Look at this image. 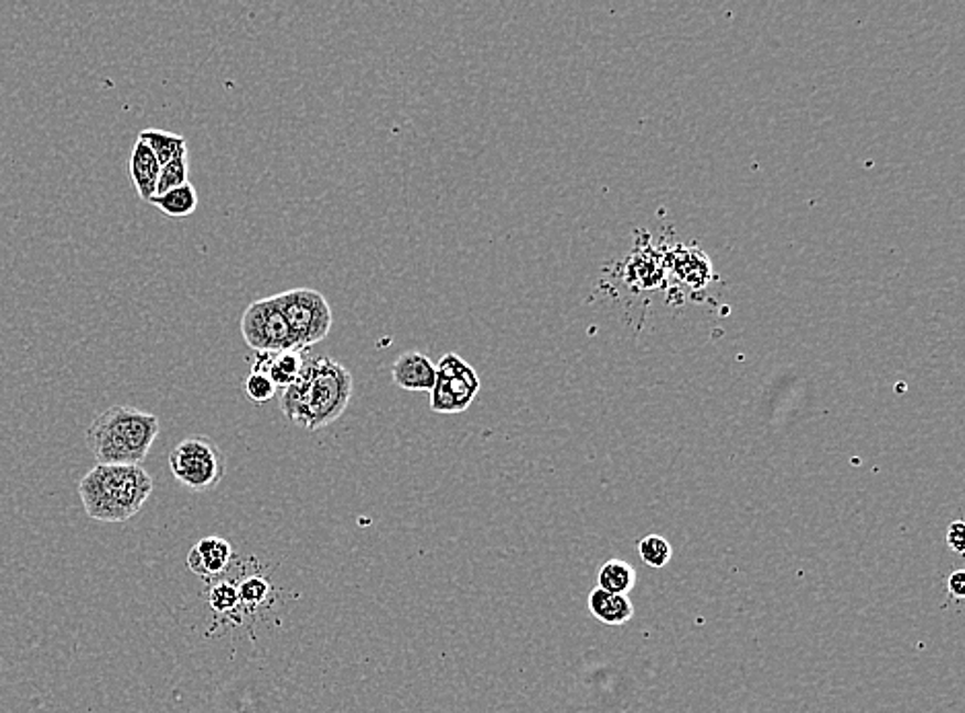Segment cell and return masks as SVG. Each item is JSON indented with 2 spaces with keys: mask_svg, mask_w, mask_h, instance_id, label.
<instances>
[{
  "mask_svg": "<svg viewBox=\"0 0 965 713\" xmlns=\"http://www.w3.org/2000/svg\"><path fill=\"white\" fill-rule=\"evenodd\" d=\"M353 397V375L328 356L307 358L299 379L278 395L280 411L309 432L336 422Z\"/></svg>",
  "mask_w": 965,
  "mask_h": 713,
  "instance_id": "6da1fadb",
  "label": "cell"
},
{
  "mask_svg": "<svg viewBox=\"0 0 965 713\" xmlns=\"http://www.w3.org/2000/svg\"><path fill=\"white\" fill-rule=\"evenodd\" d=\"M151 473L142 465H95L78 484L87 517L120 525L137 517L153 494Z\"/></svg>",
  "mask_w": 965,
  "mask_h": 713,
  "instance_id": "7a4b0ae2",
  "label": "cell"
},
{
  "mask_svg": "<svg viewBox=\"0 0 965 713\" xmlns=\"http://www.w3.org/2000/svg\"><path fill=\"white\" fill-rule=\"evenodd\" d=\"M159 430L154 413L114 406L87 428V446L97 465H140L151 453Z\"/></svg>",
  "mask_w": 965,
  "mask_h": 713,
  "instance_id": "3957f363",
  "label": "cell"
},
{
  "mask_svg": "<svg viewBox=\"0 0 965 713\" xmlns=\"http://www.w3.org/2000/svg\"><path fill=\"white\" fill-rule=\"evenodd\" d=\"M169 471L190 491L215 489L227 473V456L206 436H187L169 453Z\"/></svg>",
  "mask_w": 965,
  "mask_h": 713,
  "instance_id": "277c9868",
  "label": "cell"
},
{
  "mask_svg": "<svg viewBox=\"0 0 965 713\" xmlns=\"http://www.w3.org/2000/svg\"><path fill=\"white\" fill-rule=\"evenodd\" d=\"M275 301L287 321L294 348L309 349L330 334L334 313L322 292L292 289L275 294Z\"/></svg>",
  "mask_w": 965,
  "mask_h": 713,
  "instance_id": "5b68a950",
  "label": "cell"
},
{
  "mask_svg": "<svg viewBox=\"0 0 965 713\" xmlns=\"http://www.w3.org/2000/svg\"><path fill=\"white\" fill-rule=\"evenodd\" d=\"M474 366L449 352L437 363V379L430 389V410L435 413H461L474 403L480 391Z\"/></svg>",
  "mask_w": 965,
  "mask_h": 713,
  "instance_id": "8992f818",
  "label": "cell"
},
{
  "mask_svg": "<svg viewBox=\"0 0 965 713\" xmlns=\"http://www.w3.org/2000/svg\"><path fill=\"white\" fill-rule=\"evenodd\" d=\"M239 327L247 346L256 349V354L294 348L291 332L276 304L275 296H266L249 304L244 311Z\"/></svg>",
  "mask_w": 965,
  "mask_h": 713,
  "instance_id": "52a82bcc",
  "label": "cell"
},
{
  "mask_svg": "<svg viewBox=\"0 0 965 713\" xmlns=\"http://www.w3.org/2000/svg\"><path fill=\"white\" fill-rule=\"evenodd\" d=\"M396 387L410 393H430L437 379V365L422 352H404L392 366Z\"/></svg>",
  "mask_w": 965,
  "mask_h": 713,
  "instance_id": "ba28073f",
  "label": "cell"
},
{
  "mask_svg": "<svg viewBox=\"0 0 965 713\" xmlns=\"http://www.w3.org/2000/svg\"><path fill=\"white\" fill-rule=\"evenodd\" d=\"M233 555L235 549L227 539L211 534L200 539L199 543L190 549L185 565L190 568V572H194L200 577L221 576L229 568Z\"/></svg>",
  "mask_w": 965,
  "mask_h": 713,
  "instance_id": "9c48e42d",
  "label": "cell"
},
{
  "mask_svg": "<svg viewBox=\"0 0 965 713\" xmlns=\"http://www.w3.org/2000/svg\"><path fill=\"white\" fill-rule=\"evenodd\" d=\"M307 349H282V352H260L256 354L254 370L268 375L278 391L287 389L299 379L307 363Z\"/></svg>",
  "mask_w": 965,
  "mask_h": 713,
  "instance_id": "30bf717a",
  "label": "cell"
},
{
  "mask_svg": "<svg viewBox=\"0 0 965 713\" xmlns=\"http://www.w3.org/2000/svg\"><path fill=\"white\" fill-rule=\"evenodd\" d=\"M667 266H669L672 273L679 278V282H684L689 289H705L712 278L710 261L698 249H688V247L677 245L667 256Z\"/></svg>",
  "mask_w": 965,
  "mask_h": 713,
  "instance_id": "8fae6325",
  "label": "cell"
},
{
  "mask_svg": "<svg viewBox=\"0 0 965 713\" xmlns=\"http://www.w3.org/2000/svg\"><path fill=\"white\" fill-rule=\"evenodd\" d=\"M128 171H130V177H132V183L137 187L140 199L151 202V197L157 194V183H159L161 165H159L154 152L144 142H140V140H137L132 154H130Z\"/></svg>",
  "mask_w": 965,
  "mask_h": 713,
  "instance_id": "7c38bea8",
  "label": "cell"
},
{
  "mask_svg": "<svg viewBox=\"0 0 965 713\" xmlns=\"http://www.w3.org/2000/svg\"><path fill=\"white\" fill-rule=\"evenodd\" d=\"M587 607L603 625H624L634 617V605L626 594L601 591L599 586L589 594Z\"/></svg>",
  "mask_w": 965,
  "mask_h": 713,
  "instance_id": "4fadbf2b",
  "label": "cell"
},
{
  "mask_svg": "<svg viewBox=\"0 0 965 713\" xmlns=\"http://www.w3.org/2000/svg\"><path fill=\"white\" fill-rule=\"evenodd\" d=\"M154 208H159L165 216L171 218H185L192 216L199 208V192L192 183L187 182L182 187H175L165 194L151 197Z\"/></svg>",
  "mask_w": 965,
  "mask_h": 713,
  "instance_id": "5bb4252c",
  "label": "cell"
},
{
  "mask_svg": "<svg viewBox=\"0 0 965 713\" xmlns=\"http://www.w3.org/2000/svg\"><path fill=\"white\" fill-rule=\"evenodd\" d=\"M138 140L144 142L154 152V156H157L161 168L168 165L169 161H173L175 156L187 152V140L184 137H180V134L165 132V130H153V128L142 130L138 134Z\"/></svg>",
  "mask_w": 965,
  "mask_h": 713,
  "instance_id": "9a60e30c",
  "label": "cell"
},
{
  "mask_svg": "<svg viewBox=\"0 0 965 713\" xmlns=\"http://www.w3.org/2000/svg\"><path fill=\"white\" fill-rule=\"evenodd\" d=\"M598 582L601 591L613 592V594H626L629 596V592L636 586V572L624 560H610V562L601 565Z\"/></svg>",
  "mask_w": 965,
  "mask_h": 713,
  "instance_id": "2e32d148",
  "label": "cell"
},
{
  "mask_svg": "<svg viewBox=\"0 0 965 713\" xmlns=\"http://www.w3.org/2000/svg\"><path fill=\"white\" fill-rule=\"evenodd\" d=\"M639 555H641L644 565L660 570V568H665L667 563L672 562L674 549H672V543L665 537H661V534H646L644 539L639 541Z\"/></svg>",
  "mask_w": 965,
  "mask_h": 713,
  "instance_id": "e0dca14e",
  "label": "cell"
},
{
  "mask_svg": "<svg viewBox=\"0 0 965 713\" xmlns=\"http://www.w3.org/2000/svg\"><path fill=\"white\" fill-rule=\"evenodd\" d=\"M187 173H190V165H187V152H184V154L175 156L173 161H169L168 165L161 168L159 183H157V194L154 196L185 185L187 183Z\"/></svg>",
  "mask_w": 965,
  "mask_h": 713,
  "instance_id": "ac0fdd59",
  "label": "cell"
},
{
  "mask_svg": "<svg viewBox=\"0 0 965 713\" xmlns=\"http://www.w3.org/2000/svg\"><path fill=\"white\" fill-rule=\"evenodd\" d=\"M208 605H211L213 613H216V615L230 617L237 608L242 607V605H239L237 586L230 584L227 580H221V582L215 584V586L211 588V592H208Z\"/></svg>",
  "mask_w": 965,
  "mask_h": 713,
  "instance_id": "d6986e66",
  "label": "cell"
},
{
  "mask_svg": "<svg viewBox=\"0 0 965 713\" xmlns=\"http://www.w3.org/2000/svg\"><path fill=\"white\" fill-rule=\"evenodd\" d=\"M270 591H272V586H270V582H268L266 577L247 576L246 580L237 586L239 605H244V607H258V605H264Z\"/></svg>",
  "mask_w": 965,
  "mask_h": 713,
  "instance_id": "ffe728a7",
  "label": "cell"
},
{
  "mask_svg": "<svg viewBox=\"0 0 965 713\" xmlns=\"http://www.w3.org/2000/svg\"><path fill=\"white\" fill-rule=\"evenodd\" d=\"M276 393H278V389H276L275 382L268 379V375L258 372V370H251L247 375L246 395L249 401L266 403V401H270L272 397H276Z\"/></svg>",
  "mask_w": 965,
  "mask_h": 713,
  "instance_id": "44dd1931",
  "label": "cell"
},
{
  "mask_svg": "<svg viewBox=\"0 0 965 713\" xmlns=\"http://www.w3.org/2000/svg\"><path fill=\"white\" fill-rule=\"evenodd\" d=\"M964 531V520H953L947 529V545H950L951 551H955L959 555L965 551Z\"/></svg>",
  "mask_w": 965,
  "mask_h": 713,
  "instance_id": "7402d4cb",
  "label": "cell"
},
{
  "mask_svg": "<svg viewBox=\"0 0 965 713\" xmlns=\"http://www.w3.org/2000/svg\"><path fill=\"white\" fill-rule=\"evenodd\" d=\"M947 588L955 601H962L965 596V570H955L947 577Z\"/></svg>",
  "mask_w": 965,
  "mask_h": 713,
  "instance_id": "603a6c76",
  "label": "cell"
}]
</instances>
